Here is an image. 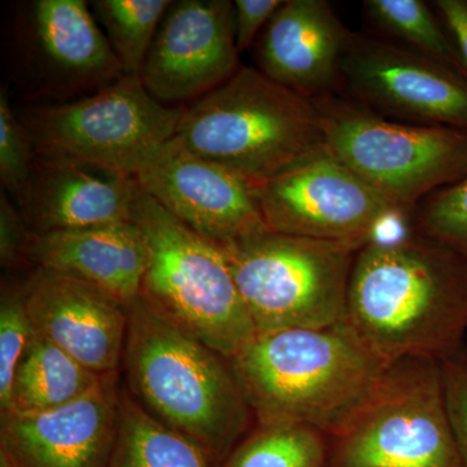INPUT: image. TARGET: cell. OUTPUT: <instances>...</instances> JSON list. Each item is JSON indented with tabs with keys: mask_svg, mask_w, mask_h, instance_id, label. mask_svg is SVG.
I'll use <instances>...</instances> for the list:
<instances>
[{
	"mask_svg": "<svg viewBox=\"0 0 467 467\" xmlns=\"http://www.w3.org/2000/svg\"><path fill=\"white\" fill-rule=\"evenodd\" d=\"M346 324L386 364L451 358L467 330V259L417 232L359 248Z\"/></svg>",
	"mask_w": 467,
	"mask_h": 467,
	"instance_id": "obj_1",
	"label": "cell"
},
{
	"mask_svg": "<svg viewBox=\"0 0 467 467\" xmlns=\"http://www.w3.org/2000/svg\"><path fill=\"white\" fill-rule=\"evenodd\" d=\"M230 367L259 425L295 423L335 438L391 365L346 324L254 335Z\"/></svg>",
	"mask_w": 467,
	"mask_h": 467,
	"instance_id": "obj_2",
	"label": "cell"
},
{
	"mask_svg": "<svg viewBox=\"0 0 467 467\" xmlns=\"http://www.w3.org/2000/svg\"><path fill=\"white\" fill-rule=\"evenodd\" d=\"M129 392L156 420L223 463L252 414L229 359L160 316L140 296L129 306Z\"/></svg>",
	"mask_w": 467,
	"mask_h": 467,
	"instance_id": "obj_3",
	"label": "cell"
},
{
	"mask_svg": "<svg viewBox=\"0 0 467 467\" xmlns=\"http://www.w3.org/2000/svg\"><path fill=\"white\" fill-rule=\"evenodd\" d=\"M174 137L251 184L272 180L325 149L315 101L244 66L184 106Z\"/></svg>",
	"mask_w": 467,
	"mask_h": 467,
	"instance_id": "obj_4",
	"label": "cell"
},
{
	"mask_svg": "<svg viewBox=\"0 0 467 467\" xmlns=\"http://www.w3.org/2000/svg\"><path fill=\"white\" fill-rule=\"evenodd\" d=\"M133 223L149 247L140 296L169 322L232 359L256 335L223 248L140 190Z\"/></svg>",
	"mask_w": 467,
	"mask_h": 467,
	"instance_id": "obj_5",
	"label": "cell"
},
{
	"mask_svg": "<svg viewBox=\"0 0 467 467\" xmlns=\"http://www.w3.org/2000/svg\"><path fill=\"white\" fill-rule=\"evenodd\" d=\"M313 101L326 149L405 213L467 177L465 131L395 121L346 95Z\"/></svg>",
	"mask_w": 467,
	"mask_h": 467,
	"instance_id": "obj_6",
	"label": "cell"
},
{
	"mask_svg": "<svg viewBox=\"0 0 467 467\" xmlns=\"http://www.w3.org/2000/svg\"><path fill=\"white\" fill-rule=\"evenodd\" d=\"M220 247L256 334L346 321L350 273L362 244L266 230Z\"/></svg>",
	"mask_w": 467,
	"mask_h": 467,
	"instance_id": "obj_7",
	"label": "cell"
},
{
	"mask_svg": "<svg viewBox=\"0 0 467 467\" xmlns=\"http://www.w3.org/2000/svg\"><path fill=\"white\" fill-rule=\"evenodd\" d=\"M183 109L160 103L140 76L124 75L82 99L15 109L38 158L134 175L174 137Z\"/></svg>",
	"mask_w": 467,
	"mask_h": 467,
	"instance_id": "obj_8",
	"label": "cell"
},
{
	"mask_svg": "<svg viewBox=\"0 0 467 467\" xmlns=\"http://www.w3.org/2000/svg\"><path fill=\"white\" fill-rule=\"evenodd\" d=\"M3 50L23 106L82 99L126 75L85 0L15 3Z\"/></svg>",
	"mask_w": 467,
	"mask_h": 467,
	"instance_id": "obj_9",
	"label": "cell"
},
{
	"mask_svg": "<svg viewBox=\"0 0 467 467\" xmlns=\"http://www.w3.org/2000/svg\"><path fill=\"white\" fill-rule=\"evenodd\" d=\"M331 467H465L445 401L441 362H395L335 436Z\"/></svg>",
	"mask_w": 467,
	"mask_h": 467,
	"instance_id": "obj_10",
	"label": "cell"
},
{
	"mask_svg": "<svg viewBox=\"0 0 467 467\" xmlns=\"http://www.w3.org/2000/svg\"><path fill=\"white\" fill-rule=\"evenodd\" d=\"M254 186L267 227L316 241L367 244L405 212L386 201L327 149Z\"/></svg>",
	"mask_w": 467,
	"mask_h": 467,
	"instance_id": "obj_11",
	"label": "cell"
},
{
	"mask_svg": "<svg viewBox=\"0 0 467 467\" xmlns=\"http://www.w3.org/2000/svg\"><path fill=\"white\" fill-rule=\"evenodd\" d=\"M342 92L395 121L467 133V77L380 36L352 32Z\"/></svg>",
	"mask_w": 467,
	"mask_h": 467,
	"instance_id": "obj_12",
	"label": "cell"
},
{
	"mask_svg": "<svg viewBox=\"0 0 467 467\" xmlns=\"http://www.w3.org/2000/svg\"><path fill=\"white\" fill-rule=\"evenodd\" d=\"M242 64L230 0H177L165 12L142 70L160 103H192L232 78Z\"/></svg>",
	"mask_w": 467,
	"mask_h": 467,
	"instance_id": "obj_13",
	"label": "cell"
},
{
	"mask_svg": "<svg viewBox=\"0 0 467 467\" xmlns=\"http://www.w3.org/2000/svg\"><path fill=\"white\" fill-rule=\"evenodd\" d=\"M134 177L169 213L217 244L270 230L251 183L175 137L150 150Z\"/></svg>",
	"mask_w": 467,
	"mask_h": 467,
	"instance_id": "obj_14",
	"label": "cell"
},
{
	"mask_svg": "<svg viewBox=\"0 0 467 467\" xmlns=\"http://www.w3.org/2000/svg\"><path fill=\"white\" fill-rule=\"evenodd\" d=\"M119 371L77 400L34 413H0V467H109Z\"/></svg>",
	"mask_w": 467,
	"mask_h": 467,
	"instance_id": "obj_15",
	"label": "cell"
},
{
	"mask_svg": "<svg viewBox=\"0 0 467 467\" xmlns=\"http://www.w3.org/2000/svg\"><path fill=\"white\" fill-rule=\"evenodd\" d=\"M24 295L36 333L99 376L119 371L128 306L94 285L39 267L24 282Z\"/></svg>",
	"mask_w": 467,
	"mask_h": 467,
	"instance_id": "obj_16",
	"label": "cell"
},
{
	"mask_svg": "<svg viewBox=\"0 0 467 467\" xmlns=\"http://www.w3.org/2000/svg\"><path fill=\"white\" fill-rule=\"evenodd\" d=\"M350 36L326 0H284L252 47L254 67L306 99L339 94Z\"/></svg>",
	"mask_w": 467,
	"mask_h": 467,
	"instance_id": "obj_17",
	"label": "cell"
},
{
	"mask_svg": "<svg viewBox=\"0 0 467 467\" xmlns=\"http://www.w3.org/2000/svg\"><path fill=\"white\" fill-rule=\"evenodd\" d=\"M140 190L134 175L36 156L15 202L30 233L63 232L130 223Z\"/></svg>",
	"mask_w": 467,
	"mask_h": 467,
	"instance_id": "obj_18",
	"label": "cell"
},
{
	"mask_svg": "<svg viewBox=\"0 0 467 467\" xmlns=\"http://www.w3.org/2000/svg\"><path fill=\"white\" fill-rule=\"evenodd\" d=\"M29 265L69 276L107 292L125 306L140 299L149 265V247L130 223L29 234Z\"/></svg>",
	"mask_w": 467,
	"mask_h": 467,
	"instance_id": "obj_19",
	"label": "cell"
},
{
	"mask_svg": "<svg viewBox=\"0 0 467 467\" xmlns=\"http://www.w3.org/2000/svg\"><path fill=\"white\" fill-rule=\"evenodd\" d=\"M101 377L34 331L15 373L5 411L34 413L63 407L94 389Z\"/></svg>",
	"mask_w": 467,
	"mask_h": 467,
	"instance_id": "obj_20",
	"label": "cell"
},
{
	"mask_svg": "<svg viewBox=\"0 0 467 467\" xmlns=\"http://www.w3.org/2000/svg\"><path fill=\"white\" fill-rule=\"evenodd\" d=\"M109 467H214V462L199 445L160 422L122 389Z\"/></svg>",
	"mask_w": 467,
	"mask_h": 467,
	"instance_id": "obj_21",
	"label": "cell"
},
{
	"mask_svg": "<svg viewBox=\"0 0 467 467\" xmlns=\"http://www.w3.org/2000/svg\"><path fill=\"white\" fill-rule=\"evenodd\" d=\"M365 14L384 36L402 47L466 76L441 17L423 0H365Z\"/></svg>",
	"mask_w": 467,
	"mask_h": 467,
	"instance_id": "obj_22",
	"label": "cell"
},
{
	"mask_svg": "<svg viewBox=\"0 0 467 467\" xmlns=\"http://www.w3.org/2000/svg\"><path fill=\"white\" fill-rule=\"evenodd\" d=\"M327 438L313 427L295 423L259 425L221 467H328Z\"/></svg>",
	"mask_w": 467,
	"mask_h": 467,
	"instance_id": "obj_23",
	"label": "cell"
},
{
	"mask_svg": "<svg viewBox=\"0 0 467 467\" xmlns=\"http://www.w3.org/2000/svg\"><path fill=\"white\" fill-rule=\"evenodd\" d=\"M171 0H94L92 15L126 75L140 76Z\"/></svg>",
	"mask_w": 467,
	"mask_h": 467,
	"instance_id": "obj_24",
	"label": "cell"
},
{
	"mask_svg": "<svg viewBox=\"0 0 467 467\" xmlns=\"http://www.w3.org/2000/svg\"><path fill=\"white\" fill-rule=\"evenodd\" d=\"M413 212L414 232L467 259V177L427 196Z\"/></svg>",
	"mask_w": 467,
	"mask_h": 467,
	"instance_id": "obj_25",
	"label": "cell"
},
{
	"mask_svg": "<svg viewBox=\"0 0 467 467\" xmlns=\"http://www.w3.org/2000/svg\"><path fill=\"white\" fill-rule=\"evenodd\" d=\"M24 284L5 281L0 297V413L8 410L15 373L32 340Z\"/></svg>",
	"mask_w": 467,
	"mask_h": 467,
	"instance_id": "obj_26",
	"label": "cell"
},
{
	"mask_svg": "<svg viewBox=\"0 0 467 467\" xmlns=\"http://www.w3.org/2000/svg\"><path fill=\"white\" fill-rule=\"evenodd\" d=\"M36 155L26 129L9 99V88H0V181L3 192L16 201L32 174Z\"/></svg>",
	"mask_w": 467,
	"mask_h": 467,
	"instance_id": "obj_27",
	"label": "cell"
},
{
	"mask_svg": "<svg viewBox=\"0 0 467 467\" xmlns=\"http://www.w3.org/2000/svg\"><path fill=\"white\" fill-rule=\"evenodd\" d=\"M441 373L451 429L467 467V371L465 365L448 358L441 361Z\"/></svg>",
	"mask_w": 467,
	"mask_h": 467,
	"instance_id": "obj_28",
	"label": "cell"
},
{
	"mask_svg": "<svg viewBox=\"0 0 467 467\" xmlns=\"http://www.w3.org/2000/svg\"><path fill=\"white\" fill-rule=\"evenodd\" d=\"M29 229L18 211L16 202L7 192L0 193V261L7 269L29 265L26 257Z\"/></svg>",
	"mask_w": 467,
	"mask_h": 467,
	"instance_id": "obj_29",
	"label": "cell"
},
{
	"mask_svg": "<svg viewBox=\"0 0 467 467\" xmlns=\"http://www.w3.org/2000/svg\"><path fill=\"white\" fill-rule=\"evenodd\" d=\"M284 0H235V46L239 55L254 47L264 27Z\"/></svg>",
	"mask_w": 467,
	"mask_h": 467,
	"instance_id": "obj_30",
	"label": "cell"
},
{
	"mask_svg": "<svg viewBox=\"0 0 467 467\" xmlns=\"http://www.w3.org/2000/svg\"><path fill=\"white\" fill-rule=\"evenodd\" d=\"M431 5L450 34L467 75V0H434Z\"/></svg>",
	"mask_w": 467,
	"mask_h": 467,
	"instance_id": "obj_31",
	"label": "cell"
},
{
	"mask_svg": "<svg viewBox=\"0 0 467 467\" xmlns=\"http://www.w3.org/2000/svg\"><path fill=\"white\" fill-rule=\"evenodd\" d=\"M465 368H466V371H467V362H466V364H465Z\"/></svg>",
	"mask_w": 467,
	"mask_h": 467,
	"instance_id": "obj_32",
	"label": "cell"
}]
</instances>
